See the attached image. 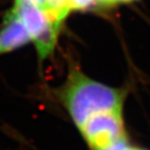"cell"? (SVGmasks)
Instances as JSON below:
<instances>
[{
  "label": "cell",
  "mask_w": 150,
  "mask_h": 150,
  "mask_svg": "<svg viewBox=\"0 0 150 150\" xmlns=\"http://www.w3.org/2000/svg\"><path fill=\"white\" fill-rule=\"evenodd\" d=\"M56 97L78 131L96 116L123 111L127 90L98 82L71 64L67 79L56 90Z\"/></svg>",
  "instance_id": "obj_1"
},
{
  "label": "cell",
  "mask_w": 150,
  "mask_h": 150,
  "mask_svg": "<svg viewBox=\"0 0 150 150\" xmlns=\"http://www.w3.org/2000/svg\"><path fill=\"white\" fill-rule=\"evenodd\" d=\"M28 31L42 62L53 55L62 26L53 23L33 0H15L12 8Z\"/></svg>",
  "instance_id": "obj_2"
},
{
  "label": "cell",
  "mask_w": 150,
  "mask_h": 150,
  "mask_svg": "<svg viewBox=\"0 0 150 150\" xmlns=\"http://www.w3.org/2000/svg\"><path fill=\"white\" fill-rule=\"evenodd\" d=\"M90 150H109L126 139L123 111L103 113L78 130Z\"/></svg>",
  "instance_id": "obj_3"
},
{
  "label": "cell",
  "mask_w": 150,
  "mask_h": 150,
  "mask_svg": "<svg viewBox=\"0 0 150 150\" xmlns=\"http://www.w3.org/2000/svg\"><path fill=\"white\" fill-rule=\"evenodd\" d=\"M29 41L30 38L23 23L11 9L6 14L0 29V55L25 46Z\"/></svg>",
  "instance_id": "obj_4"
},
{
  "label": "cell",
  "mask_w": 150,
  "mask_h": 150,
  "mask_svg": "<svg viewBox=\"0 0 150 150\" xmlns=\"http://www.w3.org/2000/svg\"><path fill=\"white\" fill-rule=\"evenodd\" d=\"M41 11L59 26H62L65 20L71 11L70 0H33Z\"/></svg>",
  "instance_id": "obj_5"
},
{
  "label": "cell",
  "mask_w": 150,
  "mask_h": 150,
  "mask_svg": "<svg viewBox=\"0 0 150 150\" xmlns=\"http://www.w3.org/2000/svg\"><path fill=\"white\" fill-rule=\"evenodd\" d=\"M72 11L74 10H86L95 6L96 0H70Z\"/></svg>",
  "instance_id": "obj_6"
},
{
  "label": "cell",
  "mask_w": 150,
  "mask_h": 150,
  "mask_svg": "<svg viewBox=\"0 0 150 150\" xmlns=\"http://www.w3.org/2000/svg\"><path fill=\"white\" fill-rule=\"evenodd\" d=\"M109 150H144V149L137 148V147H134V146H132L127 142V139H125V140H123V142H121L120 143H118L117 145H115L114 147L110 148Z\"/></svg>",
  "instance_id": "obj_7"
},
{
  "label": "cell",
  "mask_w": 150,
  "mask_h": 150,
  "mask_svg": "<svg viewBox=\"0 0 150 150\" xmlns=\"http://www.w3.org/2000/svg\"><path fill=\"white\" fill-rule=\"evenodd\" d=\"M133 0H112L113 6H115L117 4H120V3H127V2H131Z\"/></svg>",
  "instance_id": "obj_8"
}]
</instances>
